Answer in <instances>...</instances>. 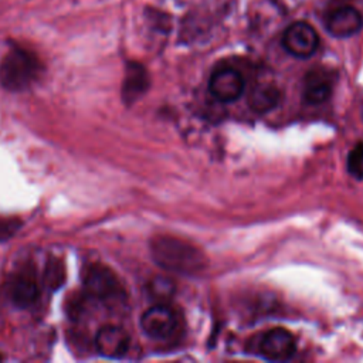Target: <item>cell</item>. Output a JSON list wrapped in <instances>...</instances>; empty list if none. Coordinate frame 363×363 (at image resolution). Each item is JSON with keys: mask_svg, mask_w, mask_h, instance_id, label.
Returning a JSON list of instances; mask_svg holds the SVG:
<instances>
[{"mask_svg": "<svg viewBox=\"0 0 363 363\" xmlns=\"http://www.w3.org/2000/svg\"><path fill=\"white\" fill-rule=\"evenodd\" d=\"M150 252L155 262L167 271L191 274L200 271L206 264V259L196 247L173 237L153 238Z\"/></svg>", "mask_w": 363, "mask_h": 363, "instance_id": "6da1fadb", "label": "cell"}, {"mask_svg": "<svg viewBox=\"0 0 363 363\" xmlns=\"http://www.w3.org/2000/svg\"><path fill=\"white\" fill-rule=\"evenodd\" d=\"M41 69L37 57L24 48H11L0 61V84L10 91L27 88Z\"/></svg>", "mask_w": 363, "mask_h": 363, "instance_id": "7a4b0ae2", "label": "cell"}, {"mask_svg": "<svg viewBox=\"0 0 363 363\" xmlns=\"http://www.w3.org/2000/svg\"><path fill=\"white\" fill-rule=\"evenodd\" d=\"M282 45L291 55L296 58H308L318 50L319 35L311 24L295 21L286 27L282 35Z\"/></svg>", "mask_w": 363, "mask_h": 363, "instance_id": "3957f363", "label": "cell"}, {"mask_svg": "<svg viewBox=\"0 0 363 363\" xmlns=\"http://www.w3.org/2000/svg\"><path fill=\"white\" fill-rule=\"evenodd\" d=\"M140 326L149 337L164 340L176 332L177 316L176 312L166 303H156L143 312Z\"/></svg>", "mask_w": 363, "mask_h": 363, "instance_id": "277c9868", "label": "cell"}, {"mask_svg": "<svg viewBox=\"0 0 363 363\" xmlns=\"http://www.w3.org/2000/svg\"><path fill=\"white\" fill-rule=\"evenodd\" d=\"M84 289L91 298L106 301L119 294L121 285L112 269L102 264H94L84 275Z\"/></svg>", "mask_w": 363, "mask_h": 363, "instance_id": "5b68a950", "label": "cell"}, {"mask_svg": "<svg viewBox=\"0 0 363 363\" xmlns=\"http://www.w3.org/2000/svg\"><path fill=\"white\" fill-rule=\"evenodd\" d=\"M259 353L272 362H285L289 360L295 350L296 342L291 332L284 328H274L264 333L258 343Z\"/></svg>", "mask_w": 363, "mask_h": 363, "instance_id": "8992f818", "label": "cell"}, {"mask_svg": "<svg viewBox=\"0 0 363 363\" xmlns=\"http://www.w3.org/2000/svg\"><path fill=\"white\" fill-rule=\"evenodd\" d=\"M208 91L220 102H233L242 95L244 78L234 68H220L210 77Z\"/></svg>", "mask_w": 363, "mask_h": 363, "instance_id": "52a82bcc", "label": "cell"}, {"mask_svg": "<svg viewBox=\"0 0 363 363\" xmlns=\"http://www.w3.org/2000/svg\"><path fill=\"white\" fill-rule=\"evenodd\" d=\"M130 346V337L125 329L115 325L102 326L95 336V347L108 359L123 357Z\"/></svg>", "mask_w": 363, "mask_h": 363, "instance_id": "ba28073f", "label": "cell"}, {"mask_svg": "<svg viewBox=\"0 0 363 363\" xmlns=\"http://www.w3.org/2000/svg\"><path fill=\"white\" fill-rule=\"evenodd\" d=\"M325 24L329 34L337 38H346L363 27V16L354 7L342 6L328 14Z\"/></svg>", "mask_w": 363, "mask_h": 363, "instance_id": "9c48e42d", "label": "cell"}, {"mask_svg": "<svg viewBox=\"0 0 363 363\" xmlns=\"http://www.w3.org/2000/svg\"><path fill=\"white\" fill-rule=\"evenodd\" d=\"M13 302L20 308H28L37 302L40 296V286L30 271H23L14 277L10 288Z\"/></svg>", "mask_w": 363, "mask_h": 363, "instance_id": "30bf717a", "label": "cell"}, {"mask_svg": "<svg viewBox=\"0 0 363 363\" xmlns=\"http://www.w3.org/2000/svg\"><path fill=\"white\" fill-rule=\"evenodd\" d=\"M149 85V78L146 69L138 62H129L126 67V75L122 86L123 101L130 104L138 99Z\"/></svg>", "mask_w": 363, "mask_h": 363, "instance_id": "8fae6325", "label": "cell"}, {"mask_svg": "<svg viewBox=\"0 0 363 363\" xmlns=\"http://www.w3.org/2000/svg\"><path fill=\"white\" fill-rule=\"evenodd\" d=\"M281 102V91L271 84H261L252 88L248 95V105L252 111L265 113L277 108Z\"/></svg>", "mask_w": 363, "mask_h": 363, "instance_id": "7c38bea8", "label": "cell"}, {"mask_svg": "<svg viewBox=\"0 0 363 363\" xmlns=\"http://www.w3.org/2000/svg\"><path fill=\"white\" fill-rule=\"evenodd\" d=\"M332 95V84L323 77L311 74L306 79L305 89H303V98L308 104L319 105L328 101Z\"/></svg>", "mask_w": 363, "mask_h": 363, "instance_id": "4fadbf2b", "label": "cell"}, {"mask_svg": "<svg viewBox=\"0 0 363 363\" xmlns=\"http://www.w3.org/2000/svg\"><path fill=\"white\" fill-rule=\"evenodd\" d=\"M65 265L61 259L58 258H50V261L47 262L45 268H44V285L50 289V291H57L62 286L64 281H65Z\"/></svg>", "mask_w": 363, "mask_h": 363, "instance_id": "5bb4252c", "label": "cell"}, {"mask_svg": "<svg viewBox=\"0 0 363 363\" xmlns=\"http://www.w3.org/2000/svg\"><path fill=\"white\" fill-rule=\"evenodd\" d=\"M149 294L157 301L169 299L174 292L173 281L164 277H156L149 282Z\"/></svg>", "mask_w": 363, "mask_h": 363, "instance_id": "9a60e30c", "label": "cell"}, {"mask_svg": "<svg viewBox=\"0 0 363 363\" xmlns=\"http://www.w3.org/2000/svg\"><path fill=\"white\" fill-rule=\"evenodd\" d=\"M347 170L354 177H363V143L356 145L349 153Z\"/></svg>", "mask_w": 363, "mask_h": 363, "instance_id": "2e32d148", "label": "cell"}, {"mask_svg": "<svg viewBox=\"0 0 363 363\" xmlns=\"http://www.w3.org/2000/svg\"><path fill=\"white\" fill-rule=\"evenodd\" d=\"M21 227V220L16 217H0V241L11 238Z\"/></svg>", "mask_w": 363, "mask_h": 363, "instance_id": "e0dca14e", "label": "cell"}]
</instances>
